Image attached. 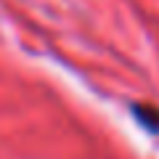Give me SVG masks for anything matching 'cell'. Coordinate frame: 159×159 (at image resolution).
<instances>
[{"instance_id": "cell-1", "label": "cell", "mask_w": 159, "mask_h": 159, "mask_svg": "<svg viewBox=\"0 0 159 159\" xmlns=\"http://www.w3.org/2000/svg\"><path fill=\"white\" fill-rule=\"evenodd\" d=\"M130 114L143 130L159 135V109L154 103H130Z\"/></svg>"}]
</instances>
